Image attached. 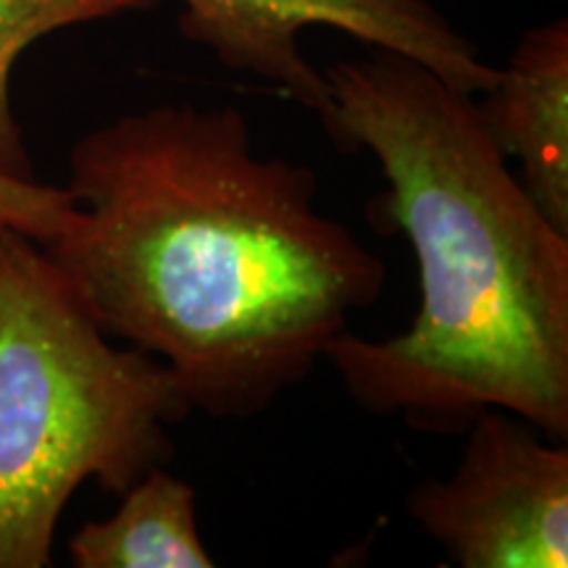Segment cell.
I'll list each match as a JSON object with an SVG mask.
<instances>
[{"label": "cell", "instance_id": "ba28073f", "mask_svg": "<svg viewBox=\"0 0 568 568\" xmlns=\"http://www.w3.org/2000/svg\"><path fill=\"white\" fill-rule=\"evenodd\" d=\"M161 3L163 0H0V174L21 182L38 180L11 101L13 69L21 55L48 34L151 11Z\"/></svg>", "mask_w": 568, "mask_h": 568}, {"label": "cell", "instance_id": "6da1fadb", "mask_svg": "<svg viewBox=\"0 0 568 568\" xmlns=\"http://www.w3.org/2000/svg\"><path fill=\"white\" fill-rule=\"evenodd\" d=\"M67 190L77 211L45 253L105 335L161 358L211 418L264 414L385 290V261L318 213L314 169L255 153L234 105L98 126Z\"/></svg>", "mask_w": 568, "mask_h": 568}, {"label": "cell", "instance_id": "5b68a950", "mask_svg": "<svg viewBox=\"0 0 568 568\" xmlns=\"http://www.w3.org/2000/svg\"><path fill=\"white\" fill-rule=\"evenodd\" d=\"M450 479H426L406 495L414 521L453 566H568V447L508 410L468 424Z\"/></svg>", "mask_w": 568, "mask_h": 568}, {"label": "cell", "instance_id": "7a4b0ae2", "mask_svg": "<svg viewBox=\"0 0 568 568\" xmlns=\"http://www.w3.org/2000/svg\"><path fill=\"white\" fill-rule=\"evenodd\" d=\"M326 69L318 122L343 151H368L387 190L374 224L414 247L422 305L406 332H343L324 361L366 414L464 435L508 410L568 437V234L531 203L489 138L479 103L408 55L376 51Z\"/></svg>", "mask_w": 568, "mask_h": 568}, {"label": "cell", "instance_id": "3957f363", "mask_svg": "<svg viewBox=\"0 0 568 568\" xmlns=\"http://www.w3.org/2000/svg\"><path fill=\"white\" fill-rule=\"evenodd\" d=\"M193 414L172 368L116 347L30 234L0 226V568H45L88 479L124 495Z\"/></svg>", "mask_w": 568, "mask_h": 568}, {"label": "cell", "instance_id": "277c9868", "mask_svg": "<svg viewBox=\"0 0 568 568\" xmlns=\"http://www.w3.org/2000/svg\"><path fill=\"white\" fill-rule=\"evenodd\" d=\"M180 6L184 38L230 71L268 82L318 119L329 111V88L303 55L301 34L311 27L408 55L466 95H481L497 77L432 0H180Z\"/></svg>", "mask_w": 568, "mask_h": 568}, {"label": "cell", "instance_id": "52a82bcc", "mask_svg": "<svg viewBox=\"0 0 568 568\" xmlns=\"http://www.w3.org/2000/svg\"><path fill=\"white\" fill-rule=\"evenodd\" d=\"M77 568H213L197 529V493L163 466L122 495L103 521H88L69 539Z\"/></svg>", "mask_w": 568, "mask_h": 568}, {"label": "cell", "instance_id": "9c48e42d", "mask_svg": "<svg viewBox=\"0 0 568 568\" xmlns=\"http://www.w3.org/2000/svg\"><path fill=\"white\" fill-rule=\"evenodd\" d=\"M74 211L77 203L67 187H53L40 180L21 182L0 174V226L30 234L45 245L67 230Z\"/></svg>", "mask_w": 568, "mask_h": 568}, {"label": "cell", "instance_id": "8992f818", "mask_svg": "<svg viewBox=\"0 0 568 568\" xmlns=\"http://www.w3.org/2000/svg\"><path fill=\"white\" fill-rule=\"evenodd\" d=\"M481 119L497 151L518 161L521 184L542 216L568 234V24L529 30L493 88Z\"/></svg>", "mask_w": 568, "mask_h": 568}]
</instances>
